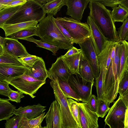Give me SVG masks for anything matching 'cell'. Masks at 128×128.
I'll use <instances>...</instances> for the list:
<instances>
[{
    "label": "cell",
    "mask_w": 128,
    "mask_h": 128,
    "mask_svg": "<svg viewBox=\"0 0 128 128\" xmlns=\"http://www.w3.org/2000/svg\"><path fill=\"white\" fill-rule=\"evenodd\" d=\"M88 7L90 10L89 16L107 40L118 42V32L111 16V11L95 0H91Z\"/></svg>",
    "instance_id": "cell-1"
},
{
    "label": "cell",
    "mask_w": 128,
    "mask_h": 128,
    "mask_svg": "<svg viewBox=\"0 0 128 128\" xmlns=\"http://www.w3.org/2000/svg\"><path fill=\"white\" fill-rule=\"evenodd\" d=\"M55 19L53 15L48 14L40 21L36 27L37 36L43 42L60 49L68 50L74 43L62 34L55 22Z\"/></svg>",
    "instance_id": "cell-2"
},
{
    "label": "cell",
    "mask_w": 128,
    "mask_h": 128,
    "mask_svg": "<svg viewBox=\"0 0 128 128\" xmlns=\"http://www.w3.org/2000/svg\"><path fill=\"white\" fill-rule=\"evenodd\" d=\"M119 42L113 46L111 52V60L103 84L104 94L102 99L106 101L110 105L116 98L119 82L120 54Z\"/></svg>",
    "instance_id": "cell-3"
},
{
    "label": "cell",
    "mask_w": 128,
    "mask_h": 128,
    "mask_svg": "<svg viewBox=\"0 0 128 128\" xmlns=\"http://www.w3.org/2000/svg\"><path fill=\"white\" fill-rule=\"evenodd\" d=\"M42 6L35 0H28L5 24H13L33 21L39 22L46 17Z\"/></svg>",
    "instance_id": "cell-4"
},
{
    "label": "cell",
    "mask_w": 128,
    "mask_h": 128,
    "mask_svg": "<svg viewBox=\"0 0 128 128\" xmlns=\"http://www.w3.org/2000/svg\"><path fill=\"white\" fill-rule=\"evenodd\" d=\"M56 18L70 33L74 43H81L90 36V29L87 23L82 22L70 17H57Z\"/></svg>",
    "instance_id": "cell-5"
},
{
    "label": "cell",
    "mask_w": 128,
    "mask_h": 128,
    "mask_svg": "<svg viewBox=\"0 0 128 128\" xmlns=\"http://www.w3.org/2000/svg\"><path fill=\"white\" fill-rule=\"evenodd\" d=\"M28 70L20 76L8 77L4 81L8 82L24 94L30 96L32 98L38 90L46 83V81L36 80L28 75Z\"/></svg>",
    "instance_id": "cell-6"
},
{
    "label": "cell",
    "mask_w": 128,
    "mask_h": 128,
    "mask_svg": "<svg viewBox=\"0 0 128 128\" xmlns=\"http://www.w3.org/2000/svg\"><path fill=\"white\" fill-rule=\"evenodd\" d=\"M128 109L121 96L114 102L110 108L104 120L106 124L110 128H124V120L126 111Z\"/></svg>",
    "instance_id": "cell-7"
},
{
    "label": "cell",
    "mask_w": 128,
    "mask_h": 128,
    "mask_svg": "<svg viewBox=\"0 0 128 128\" xmlns=\"http://www.w3.org/2000/svg\"><path fill=\"white\" fill-rule=\"evenodd\" d=\"M68 82L80 98L81 102L87 103L92 94L94 84L90 82H84L78 75L74 74L69 76Z\"/></svg>",
    "instance_id": "cell-8"
},
{
    "label": "cell",
    "mask_w": 128,
    "mask_h": 128,
    "mask_svg": "<svg viewBox=\"0 0 128 128\" xmlns=\"http://www.w3.org/2000/svg\"><path fill=\"white\" fill-rule=\"evenodd\" d=\"M78 128H98V116L91 111L87 103H78Z\"/></svg>",
    "instance_id": "cell-9"
},
{
    "label": "cell",
    "mask_w": 128,
    "mask_h": 128,
    "mask_svg": "<svg viewBox=\"0 0 128 128\" xmlns=\"http://www.w3.org/2000/svg\"><path fill=\"white\" fill-rule=\"evenodd\" d=\"M82 52L88 61L91 67L95 79L98 76L100 70L97 55L90 37L78 44Z\"/></svg>",
    "instance_id": "cell-10"
},
{
    "label": "cell",
    "mask_w": 128,
    "mask_h": 128,
    "mask_svg": "<svg viewBox=\"0 0 128 128\" xmlns=\"http://www.w3.org/2000/svg\"><path fill=\"white\" fill-rule=\"evenodd\" d=\"M48 78L51 80H60L68 82L72 74L61 56L57 58L55 62L48 70Z\"/></svg>",
    "instance_id": "cell-11"
},
{
    "label": "cell",
    "mask_w": 128,
    "mask_h": 128,
    "mask_svg": "<svg viewBox=\"0 0 128 128\" xmlns=\"http://www.w3.org/2000/svg\"><path fill=\"white\" fill-rule=\"evenodd\" d=\"M2 47L4 54L14 58H18L30 54L17 39L5 38Z\"/></svg>",
    "instance_id": "cell-12"
},
{
    "label": "cell",
    "mask_w": 128,
    "mask_h": 128,
    "mask_svg": "<svg viewBox=\"0 0 128 128\" xmlns=\"http://www.w3.org/2000/svg\"><path fill=\"white\" fill-rule=\"evenodd\" d=\"M87 22L90 29V37L97 56L104 50L108 41L90 16L87 18Z\"/></svg>",
    "instance_id": "cell-13"
},
{
    "label": "cell",
    "mask_w": 128,
    "mask_h": 128,
    "mask_svg": "<svg viewBox=\"0 0 128 128\" xmlns=\"http://www.w3.org/2000/svg\"><path fill=\"white\" fill-rule=\"evenodd\" d=\"M44 116L49 128H62V121L60 106L56 100L51 103Z\"/></svg>",
    "instance_id": "cell-14"
},
{
    "label": "cell",
    "mask_w": 128,
    "mask_h": 128,
    "mask_svg": "<svg viewBox=\"0 0 128 128\" xmlns=\"http://www.w3.org/2000/svg\"><path fill=\"white\" fill-rule=\"evenodd\" d=\"M91 0H66L67 6L66 14L79 21L82 20L84 10Z\"/></svg>",
    "instance_id": "cell-15"
},
{
    "label": "cell",
    "mask_w": 128,
    "mask_h": 128,
    "mask_svg": "<svg viewBox=\"0 0 128 128\" xmlns=\"http://www.w3.org/2000/svg\"><path fill=\"white\" fill-rule=\"evenodd\" d=\"M116 42L108 41L104 50L100 54L97 56L100 70L102 72L103 84L110 64L112 48Z\"/></svg>",
    "instance_id": "cell-16"
},
{
    "label": "cell",
    "mask_w": 128,
    "mask_h": 128,
    "mask_svg": "<svg viewBox=\"0 0 128 128\" xmlns=\"http://www.w3.org/2000/svg\"><path fill=\"white\" fill-rule=\"evenodd\" d=\"M29 69L24 66L10 64H0V80L4 81L8 77L18 76Z\"/></svg>",
    "instance_id": "cell-17"
},
{
    "label": "cell",
    "mask_w": 128,
    "mask_h": 128,
    "mask_svg": "<svg viewBox=\"0 0 128 128\" xmlns=\"http://www.w3.org/2000/svg\"><path fill=\"white\" fill-rule=\"evenodd\" d=\"M46 106L40 104H37L20 106L16 109L14 114L18 116L20 118L25 117L28 119L36 118L40 115L46 110Z\"/></svg>",
    "instance_id": "cell-18"
},
{
    "label": "cell",
    "mask_w": 128,
    "mask_h": 128,
    "mask_svg": "<svg viewBox=\"0 0 128 128\" xmlns=\"http://www.w3.org/2000/svg\"><path fill=\"white\" fill-rule=\"evenodd\" d=\"M28 74L38 80L46 81L48 78V70L46 68L45 62L41 58L38 57L35 62L29 69Z\"/></svg>",
    "instance_id": "cell-19"
},
{
    "label": "cell",
    "mask_w": 128,
    "mask_h": 128,
    "mask_svg": "<svg viewBox=\"0 0 128 128\" xmlns=\"http://www.w3.org/2000/svg\"><path fill=\"white\" fill-rule=\"evenodd\" d=\"M78 76L84 82L94 83V78L90 65L86 58L81 52L78 68Z\"/></svg>",
    "instance_id": "cell-20"
},
{
    "label": "cell",
    "mask_w": 128,
    "mask_h": 128,
    "mask_svg": "<svg viewBox=\"0 0 128 128\" xmlns=\"http://www.w3.org/2000/svg\"><path fill=\"white\" fill-rule=\"evenodd\" d=\"M38 22L33 21L13 24H4L0 28L4 31L6 37L18 31L28 29H34L36 27Z\"/></svg>",
    "instance_id": "cell-21"
},
{
    "label": "cell",
    "mask_w": 128,
    "mask_h": 128,
    "mask_svg": "<svg viewBox=\"0 0 128 128\" xmlns=\"http://www.w3.org/2000/svg\"><path fill=\"white\" fill-rule=\"evenodd\" d=\"M120 44V59L118 74L119 82L125 72L128 70V42L126 40L119 41Z\"/></svg>",
    "instance_id": "cell-22"
},
{
    "label": "cell",
    "mask_w": 128,
    "mask_h": 128,
    "mask_svg": "<svg viewBox=\"0 0 128 128\" xmlns=\"http://www.w3.org/2000/svg\"><path fill=\"white\" fill-rule=\"evenodd\" d=\"M8 99L0 98V121L9 119L14 114L16 106Z\"/></svg>",
    "instance_id": "cell-23"
},
{
    "label": "cell",
    "mask_w": 128,
    "mask_h": 128,
    "mask_svg": "<svg viewBox=\"0 0 128 128\" xmlns=\"http://www.w3.org/2000/svg\"><path fill=\"white\" fill-rule=\"evenodd\" d=\"M81 52L82 50L79 53L71 56H62L72 74L78 75V68Z\"/></svg>",
    "instance_id": "cell-24"
},
{
    "label": "cell",
    "mask_w": 128,
    "mask_h": 128,
    "mask_svg": "<svg viewBox=\"0 0 128 128\" xmlns=\"http://www.w3.org/2000/svg\"><path fill=\"white\" fill-rule=\"evenodd\" d=\"M65 5L66 0H49L42 7L46 14L55 16L62 8Z\"/></svg>",
    "instance_id": "cell-25"
},
{
    "label": "cell",
    "mask_w": 128,
    "mask_h": 128,
    "mask_svg": "<svg viewBox=\"0 0 128 128\" xmlns=\"http://www.w3.org/2000/svg\"><path fill=\"white\" fill-rule=\"evenodd\" d=\"M45 112H44L39 116L34 118L28 119L25 117L20 118L19 127L22 128H34L39 126L45 118Z\"/></svg>",
    "instance_id": "cell-26"
},
{
    "label": "cell",
    "mask_w": 128,
    "mask_h": 128,
    "mask_svg": "<svg viewBox=\"0 0 128 128\" xmlns=\"http://www.w3.org/2000/svg\"><path fill=\"white\" fill-rule=\"evenodd\" d=\"M58 80L62 91L67 98L73 99L78 102L82 101L80 98L72 88L68 82L60 80Z\"/></svg>",
    "instance_id": "cell-27"
},
{
    "label": "cell",
    "mask_w": 128,
    "mask_h": 128,
    "mask_svg": "<svg viewBox=\"0 0 128 128\" xmlns=\"http://www.w3.org/2000/svg\"><path fill=\"white\" fill-rule=\"evenodd\" d=\"M111 14L113 20L115 22H123L128 18V10L125 8L120 4L118 7L112 8Z\"/></svg>",
    "instance_id": "cell-28"
},
{
    "label": "cell",
    "mask_w": 128,
    "mask_h": 128,
    "mask_svg": "<svg viewBox=\"0 0 128 128\" xmlns=\"http://www.w3.org/2000/svg\"><path fill=\"white\" fill-rule=\"evenodd\" d=\"M22 5L7 7L0 10V28L17 12Z\"/></svg>",
    "instance_id": "cell-29"
},
{
    "label": "cell",
    "mask_w": 128,
    "mask_h": 128,
    "mask_svg": "<svg viewBox=\"0 0 128 128\" xmlns=\"http://www.w3.org/2000/svg\"><path fill=\"white\" fill-rule=\"evenodd\" d=\"M24 40L33 42L36 44L38 46L50 50L52 53V54L56 56L58 50L60 49L57 46L48 44L42 41L41 40H38L31 36L24 39Z\"/></svg>",
    "instance_id": "cell-30"
},
{
    "label": "cell",
    "mask_w": 128,
    "mask_h": 128,
    "mask_svg": "<svg viewBox=\"0 0 128 128\" xmlns=\"http://www.w3.org/2000/svg\"><path fill=\"white\" fill-rule=\"evenodd\" d=\"M33 36H37L36 27L34 29H25L14 33L9 36L16 39L24 40Z\"/></svg>",
    "instance_id": "cell-31"
},
{
    "label": "cell",
    "mask_w": 128,
    "mask_h": 128,
    "mask_svg": "<svg viewBox=\"0 0 128 128\" xmlns=\"http://www.w3.org/2000/svg\"><path fill=\"white\" fill-rule=\"evenodd\" d=\"M118 93L120 96L128 93V70L125 72L119 82Z\"/></svg>",
    "instance_id": "cell-32"
},
{
    "label": "cell",
    "mask_w": 128,
    "mask_h": 128,
    "mask_svg": "<svg viewBox=\"0 0 128 128\" xmlns=\"http://www.w3.org/2000/svg\"><path fill=\"white\" fill-rule=\"evenodd\" d=\"M109 105L104 100L98 99V105L96 112L98 117L103 118L108 112Z\"/></svg>",
    "instance_id": "cell-33"
},
{
    "label": "cell",
    "mask_w": 128,
    "mask_h": 128,
    "mask_svg": "<svg viewBox=\"0 0 128 128\" xmlns=\"http://www.w3.org/2000/svg\"><path fill=\"white\" fill-rule=\"evenodd\" d=\"M118 42L128 40V18L124 22L118 29Z\"/></svg>",
    "instance_id": "cell-34"
},
{
    "label": "cell",
    "mask_w": 128,
    "mask_h": 128,
    "mask_svg": "<svg viewBox=\"0 0 128 128\" xmlns=\"http://www.w3.org/2000/svg\"><path fill=\"white\" fill-rule=\"evenodd\" d=\"M95 85L96 88L98 99H102L104 89L102 72L100 70L98 76L95 79Z\"/></svg>",
    "instance_id": "cell-35"
},
{
    "label": "cell",
    "mask_w": 128,
    "mask_h": 128,
    "mask_svg": "<svg viewBox=\"0 0 128 128\" xmlns=\"http://www.w3.org/2000/svg\"><path fill=\"white\" fill-rule=\"evenodd\" d=\"M38 57L29 54L17 58L18 60L24 66L29 69L34 64Z\"/></svg>",
    "instance_id": "cell-36"
},
{
    "label": "cell",
    "mask_w": 128,
    "mask_h": 128,
    "mask_svg": "<svg viewBox=\"0 0 128 128\" xmlns=\"http://www.w3.org/2000/svg\"><path fill=\"white\" fill-rule=\"evenodd\" d=\"M68 102L72 114L79 127L78 103L76 101L70 98H68Z\"/></svg>",
    "instance_id": "cell-37"
},
{
    "label": "cell",
    "mask_w": 128,
    "mask_h": 128,
    "mask_svg": "<svg viewBox=\"0 0 128 128\" xmlns=\"http://www.w3.org/2000/svg\"><path fill=\"white\" fill-rule=\"evenodd\" d=\"M0 64H10L24 66L18 60L17 58L12 57L4 54L0 56Z\"/></svg>",
    "instance_id": "cell-38"
},
{
    "label": "cell",
    "mask_w": 128,
    "mask_h": 128,
    "mask_svg": "<svg viewBox=\"0 0 128 128\" xmlns=\"http://www.w3.org/2000/svg\"><path fill=\"white\" fill-rule=\"evenodd\" d=\"M23 94L20 92L14 91L11 89L8 93V97L9 100L17 103H20L21 99L24 97Z\"/></svg>",
    "instance_id": "cell-39"
},
{
    "label": "cell",
    "mask_w": 128,
    "mask_h": 128,
    "mask_svg": "<svg viewBox=\"0 0 128 128\" xmlns=\"http://www.w3.org/2000/svg\"><path fill=\"white\" fill-rule=\"evenodd\" d=\"M20 118L16 115L12 118L6 120L5 124V128H19Z\"/></svg>",
    "instance_id": "cell-40"
},
{
    "label": "cell",
    "mask_w": 128,
    "mask_h": 128,
    "mask_svg": "<svg viewBox=\"0 0 128 128\" xmlns=\"http://www.w3.org/2000/svg\"><path fill=\"white\" fill-rule=\"evenodd\" d=\"M87 104L91 111L96 112L98 105L97 97L94 95L92 94Z\"/></svg>",
    "instance_id": "cell-41"
},
{
    "label": "cell",
    "mask_w": 128,
    "mask_h": 128,
    "mask_svg": "<svg viewBox=\"0 0 128 128\" xmlns=\"http://www.w3.org/2000/svg\"><path fill=\"white\" fill-rule=\"evenodd\" d=\"M102 4L105 6H110L112 8L116 7L118 4L121 5L122 0H95Z\"/></svg>",
    "instance_id": "cell-42"
},
{
    "label": "cell",
    "mask_w": 128,
    "mask_h": 128,
    "mask_svg": "<svg viewBox=\"0 0 128 128\" xmlns=\"http://www.w3.org/2000/svg\"><path fill=\"white\" fill-rule=\"evenodd\" d=\"M9 84L5 81L0 80V94L8 96L9 92L11 90L9 86Z\"/></svg>",
    "instance_id": "cell-43"
},
{
    "label": "cell",
    "mask_w": 128,
    "mask_h": 128,
    "mask_svg": "<svg viewBox=\"0 0 128 128\" xmlns=\"http://www.w3.org/2000/svg\"><path fill=\"white\" fill-rule=\"evenodd\" d=\"M54 21L56 24L64 35L67 39L74 43L73 39L69 32L60 24L56 18Z\"/></svg>",
    "instance_id": "cell-44"
},
{
    "label": "cell",
    "mask_w": 128,
    "mask_h": 128,
    "mask_svg": "<svg viewBox=\"0 0 128 128\" xmlns=\"http://www.w3.org/2000/svg\"><path fill=\"white\" fill-rule=\"evenodd\" d=\"M81 51L80 49H78L72 46L64 55L61 56L62 57H66L78 54Z\"/></svg>",
    "instance_id": "cell-45"
},
{
    "label": "cell",
    "mask_w": 128,
    "mask_h": 128,
    "mask_svg": "<svg viewBox=\"0 0 128 128\" xmlns=\"http://www.w3.org/2000/svg\"><path fill=\"white\" fill-rule=\"evenodd\" d=\"M27 1L26 0H13L11 2L5 6L7 8L22 5L25 3Z\"/></svg>",
    "instance_id": "cell-46"
},
{
    "label": "cell",
    "mask_w": 128,
    "mask_h": 128,
    "mask_svg": "<svg viewBox=\"0 0 128 128\" xmlns=\"http://www.w3.org/2000/svg\"><path fill=\"white\" fill-rule=\"evenodd\" d=\"M121 96L126 106L128 107V93L124 94Z\"/></svg>",
    "instance_id": "cell-47"
},
{
    "label": "cell",
    "mask_w": 128,
    "mask_h": 128,
    "mask_svg": "<svg viewBox=\"0 0 128 128\" xmlns=\"http://www.w3.org/2000/svg\"><path fill=\"white\" fill-rule=\"evenodd\" d=\"M128 109L127 110L126 113L124 120V128H128Z\"/></svg>",
    "instance_id": "cell-48"
},
{
    "label": "cell",
    "mask_w": 128,
    "mask_h": 128,
    "mask_svg": "<svg viewBox=\"0 0 128 128\" xmlns=\"http://www.w3.org/2000/svg\"><path fill=\"white\" fill-rule=\"evenodd\" d=\"M35 0L42 6L48 2L49 0Z\"/></svg>",
    "instance_id": "cell-49"
},
{
    "label": "cell",
    "mask_w": 128,
    "mask_h": 128,
    "mask_svg": "<svg viewBox=\"0 0 128 128\" xmlns=\"http://www.w3.org/2000/svg\"><path fill=\"white\" fill-rule=\"evenodd\" d=\"M13 0H0V4L6 5L11 2Z\"/></svg>",
    "instance_id": "cell-50"
},
{
    "label": "cell",
    "mask_w": 128,
    "mask_h": 128,
    "mask_svg": "<svg viewBox=\"0 0 128 128\" xmlns=\"http://www.w3.org/2000/svg\"><path fill=\"white\" fill-rule=\"evenodd\" d=\"M5 38L2 37L0 36V45L2 46Z\"/></svg>",
    "instance_id": "cell-51"
},
{
    "label": "cell",
    "mask_w": 128,
    "mask_h": 128,
    "mask_svg": "<svg viewBox=\"0 0 128 128\" xmlns=\"http://www.w3.org/2000/svg\"><path fill=\"white\" fill-rule=\"evenodd\" d=\"M4 54V52L2 46L0 45V56Z\"/></svg>",
    "instance_id": "cell-52"
},
{
    "label": "cell",
    "mask_w": 128,
    "mask_h": 128,
    "mask_svg": "<svg viewBox=\"0 0 128 128\" xmlns=\"http://www.w3.org/2000/svg\"><path fill=\"white\" fill-rule=\"evenodd\" d=\"M6 8V7L4 5H2L0 4V10Z\"/></svg>",
    "instance_id": "cell-53"
},
{
    "label": "cell",
    "mask_w": 128,
    "mask_h": 128,
    "mask_svg": "<svg viewBox=\"0 0 128 128\" xmlns=\"http://www.w3.org/2000/svg\"><path fill=\"white\" fill-rule=\"evenodd\" d=\"M40 125L39 126H38L34 128H40Z\"/></svg>",
    "instance_id": "cell-54"
},
{
    "label": "cell",
    "mask_w": 128,
    "mask_h": 128,
    "mask_svg": "<svg viewBox=\"0 0 128 128\" xmlns=\"http://www.w3.org/2000/svg\"><path fill=\"white\" fill-rule=\"evenodd\" d=\"M19 128H22L20 127Z\"/></svg>",
    "instance_id": "cell-55"
},
{
    "label": "cell",
    "mask_w": 128,
    "mask_h": 128,
    "mask_svg": "<svg viewBox=\"0 0 128 128\" xmlns=\"http://www.w3.org/2000/svg\"><path fill=\"white\" fill-rule=\"evenodd\" d=\"M62 128H64L63 127V126Z\"/></svg>",
    "instance_id": "cell-56"
},
{
    "label": "cell",
    "mask_w": 128,
    "mask_h": 128,
    "mask_svg": "<svg viewBox=\"0 0 128 128\" xmlns=\"http://www.w3.org/2000/svg\"></svg>",
    "instance_id": "cell-57"
}]
</instances>
